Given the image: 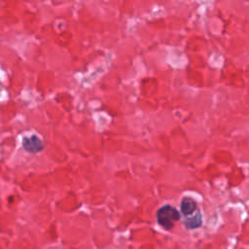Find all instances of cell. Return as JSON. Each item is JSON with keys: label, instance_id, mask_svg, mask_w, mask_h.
I'll use <instances>...</instances> for the list:
<instances>
[{"label": "cell", "instance_id": "3957f363", "mask_svg": "<svg viewBox=\"0 0 249 249\" xmlns=\"http://www.w3.org/2000/svg\"><path fill=\"white\" fill-rule=\"evenodd\" d=\"M196 210H198L197 203L194 198H192L190 196H185L181 200L180 211H181V213L183 214L184 217H188V216L193 215Z\"/></svg>", "mask_w": 249, "mask_h": 249}, {"label": "cell", "instance_id": "277c9868", "mask_svg": "<svg viewBox=\"0 0 249 249\" xmlns=\"http://www.w3.org/2000/svg\"><path fill=\"white\" fill-rule=\"evenodd\" d=\"M201 223H202V218H201V214H200L199 210H196L191 216L184 217V220H183V224L187 230H193V229L199 228L201 226Z\"/></svg>", "mask_w": 249, "mask_h": 249}, {"label": "cell", "instance_id": "7a4b0ae2", "mask_svg": "<svg viewBox=\"0 0 249 249\" xmlns=\"http://www.w3.org/2000/svg\"><path fill=\"white\" fill-rule=\"evenodd\" d=\"M22 147L30 154H37L44 150V143L37 135H31L23 138Z\"/></svg>", "mask_w": 249, "mask_h": 249}, {"label": "cell", "instance_id": "6da1fadb", "mask_svg": "<svg viewBox=\"0 0 249 249\" xmlns=\"http://www.w3.org/2000/svg\"><path fill=\"white\" fill-rule=\"evenodd\" d=\"M156 217L160 226L166 231H170L173 229L175 223L180 219V213L174 206L165 204L158 209Z\"/></svg>", "mask_w": 249, "mask_h": 249}]
</instances>
